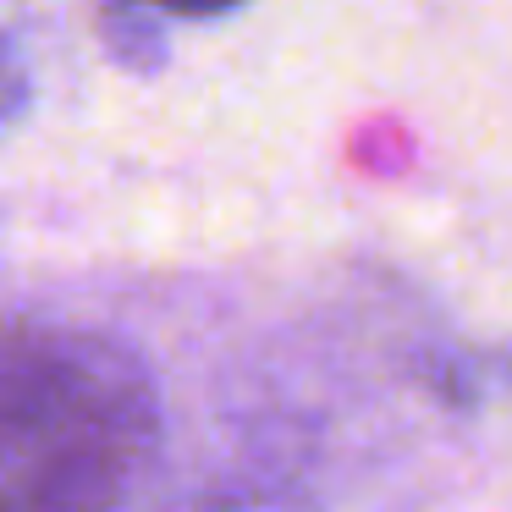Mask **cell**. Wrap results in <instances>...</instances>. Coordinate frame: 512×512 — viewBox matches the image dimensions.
<instances>
[{"label":"cell","mask_w":512,"mask_h":512,"mask_svg":"<svg viewBox=\"0 0 512 512\" xmlns=\"http://www.w3.org/2000/svg\"><path fill=\"white\" fill-rule=\"evenodd\" d=\"M160 446L138 347L67 320L0 325V512H116Z\"/></svg>","instance_id":"obj_1"},{"label":"cell","mask_w":512,"mask_h":512,"mask_svg":"<svg viewBox=\"0 0 512 512\" xmlns=\"http://www.w3.org/2000/svg\"><path fill=\"white\" fill-rule=\"evenodd\" d=\"M28 100H34V83H28V67L12 56V50L0 45V127H12L17 116L28 111Z\"/></svg>","instance_id":"obj_2"},{"label":"cell","mask_w":512,"mask_h":512,"mask_svg":"<svg viewBox=\"0 0 512 512\" xmlns=\"http://www.w3.org/2000/svg\"><path fill=\"white\" fill-rule=\"evenodd\" d=\"M144 12H171V17H188V23H210V17L237 12L243 0H133Z\"/></svg>","instance_id":"obj_3"}]
</instances>
